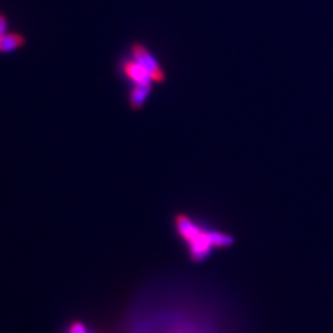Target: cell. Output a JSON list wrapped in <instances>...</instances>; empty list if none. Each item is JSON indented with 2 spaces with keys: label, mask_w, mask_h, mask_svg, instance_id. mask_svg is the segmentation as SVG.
Segmentation results:
<instances>
[{
  "label": "cell",
  "mask_w": 333,
  "mask_h": 333,
  "mask_svg": "<svg viewBox=\"0 0 333 333\" xmlns=\"http://www.w3.org/2000/svg\"><path fill=\"white\" fill-rule=\"evenodd\" d=\"M175 227L180 237L187 242L190 259L202 262L211 254L212 248H215L211 231L202 230L192 219L183 214L175 217Z\"/></svg>",
  "instance_id": "1"
},
{
  "label": "cell",
  "mask_w": 333,
  "mask_h": 333,
  "mask_svg": "<svg viewBox=\"0 0 333 333\" xmlns=\"http://www.w3.org/2000/svg\"><path fill=\"white\" fill-rule=\"evenodd\" d=\"M132 56H134V61H136L151 76L153 82H157V83L164 82L166 74H164L163 69L146 47L139 43L134 45L132 46Z\"/></svg>",
  "instance_id": "2"
},
{
  "label": "cell",
  "mask_w": 333,
  "mask_h": 333,
  "mask_svg": "<svg viewBox=\"0 0 333 333\" xmlns=\"http://www.w3.org/2000/svg\"><path fill=\"white\" fill-rule=\"evenodd\" d=\"M124 73L136 85H151L153 82L151 76L136 61H127L124 64Z\"/></svg>",
  "instance_id": "3"
},
{
  "label": "cell",
  "mask_w": 333,
  "mask_h": 333,
  "mask_svg": "<svg viewBox=\"0 0 333 333\" xmlns=\"http://www.w3.org/2000/svg\"><path fill=\"white\" fill-rule=\"evenodd\" d=\"M149 91H151V85H135L134 89L130 94V104L134 109L139 110L142 108L143 103L146 101L147 96H148Z\"/></svg>",
  "instance_id": "4"
},
{
  "label": "cell",
  "mask_w": 333,
  "mask_h": 333,
  "mask_svg": "<svg viewBox=\"0 0 333 333\" xmlns=\"http://www.w3.org/2000/svg\"><path fill=\"white\" fill-rule=\"evenodd\" d=\"M21 45H24V37L18 33H6L3 37H0V51L1 52L16 50Z\"/></svg>",
  "instance_id": "5"
},
{
  "label": "cell",
  "mask_w": 333,
  "mask_h": 333,
  "mask_svg": "<svg viewBox=\"0 0 333 333\" xmlns=\"http://www.w3.org/2000/svg\"><path fill=\"white\" fill-rule=\"evenodd\" d=\"M6 35V20L4 16L0 15V37Z\"/></svg>",
  "instance_id": "6"
},
{
  "label": "cell",
  "mask_w": 333,
  "mask_h": 333,
  "mask_svg": "<svg viewBox=\"0 0 333 333\" xmlns=\"http://www.w3.org/2000/svg\"><path fill=\"white\" fill-rule=\"evenodd\" d=\"M69 333H86V332H85V328H84L82 325H74L73 327L71 328V332Z\"/></svg>",
  "instance_id": "7"
}]
</instances>
